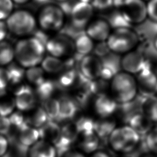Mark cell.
Segmentation results:
<instances>
[{
    "instance_id": "obj_49",
    "label": "cell",
    "mask_w": 157,
    "mask_h": 157,
    "mask_svg": "<svg viewBox=\"0 0 157 157\" xmlns=\"http://www.w3.org/2000/svg\"><path fill=\"white\" fill-rule=\"evenodd\" d=\"M140 157H157V156H156V155L150 152L148 153H144V155H141Z\"/></svg>"
},
{
    "instance_id": "obj_4",
    "label": "cell",
    "mask_w": 157,
    "mask_h": 157,
    "mask_svg": "<svg viewBox=\"0 0 157 157\" xmlns=\"http://www.w3.org/2000/svg\"><path fill=\"white\" fill-rule=\"evenodd\" d=\"M8 32L15 36L25 37L33 33L37 26V18L29 10H14L5 21Z\"/></svg>"
},
{
    "instance_id": "obj_53",
    "label": "cell",
    "mask_w": 157,
    "mask_h": 157,
    "mask_svg": "<svg viewBox=\"0 0 157 157\" xmlns=\"http://www.w3.org/2000/svg\"><path fill=\"white\" fill-rule=\"evenodd\" d=\"M54 1L57 2H66L68 0H54Z\"/></svg>"
},
{
    "instance_id": "obj_11",
    "label": "cell",
    "mask_w": 157,
    "mask_h": 157,
    "mask_svg": "<svg viewBox=\"0 0 157 157\" xmlns=\"http://www.w3.org/2000/svg\"><path fill=\"white\" fill-rule=\"evenodd\" d=\"M93 15L94 7L92 4L79 1L71 9V23L77 29H85L93 20Z\"/></svg>"
},
{
    "instance_id": "obj_51",
    "label": "cell",
    "mask_w": 157,
    "mask_h": 157,
    "mask_svg": "<svg viewBox=\"0 0 157 157\" xmlns=\"http://www.w3.org/2000/svg\"><path fill=\"white\" fill-rule=\"evenodd\" d=\"M153 71H154V72L155 73V74H156V75L157 76V63L155 64V65L154 66V68H153Z\"/></svg>"
},
{
    "instance_id": "obj_8",
    "label": "cell",
    "mask_w": 157,
    "mask_h": 157,
    "mask_svg": "<svg viewBox=\"0 0 157 157\" xmlns=\"http://www.w3.org/2000/svg\"><path fill=\"white\" fill-rule=\"evenodd\" d=\"M45 47L48 55L61 59L67 58L75 52L74 40L63 34L49 37L45 43Z\"/></svg>"
},
{
    "instance_id": "obj_55",
    "label": "cell",
    "mask_w": 157,
    "mask_h": 157,
    "mask_svg": "<svg viewBox=\"0 0 157 157\" xmlns=\"http://www.w3.org/2000/svg\"><path fill=\"white\" fill-rule=\"evenodd\" d=\"M156 96H157V94H156Z\"/></svg>"
},
{
    "instance_id": "obj_54",
    "label": "cell",
    "mask_w": 157,
    "mask_h": 157,
    "mask_svg": "<svg viewBox=\"0 0 157 157\" xmlns=\"http://www.w3.org/2000/svg\"><path fill=\"white\" fill-rule=\"evenodd\" d=\"M143 1H148H148H150V0H143Z\"/></svg>"
},
{
    "instance_id": "obj_46",
    "label": "cell",
    "mask_w": 157,
    "mask_h": 157,
    "mask_svg": "<svg viewBox=\"0 0 157 157\" xmlns=\"http://www.w3.org/2000/svg\"><path fill=\"white\" fill-rule=\"evenodd\" d=\"M7 33L5 21H0V42L5 40Z\"/></svg>"
},
{
    "instance_id": "obj_16",
    "label": "cell",
    "mask_w": 157,
    "mask_h": 157,
    "mask_svg": "<svg viewBox=\"0 0 157 157\" xmlns=\"http://www.w3.org/2000/svg\"><path fill=\"white\" fill-rule=\"evenodd\" d=\"M100 139L94 131L78 134L75 142L77 150L85 155H91L98 150Z\"/></svg>"
},
{
    "instance_id": "obj_32",
    "label": "cell",
    "mask_w": 157,
    "mask_h": 157,
    "mask_svg": "<svg viewBox=\"0 0 157 157\" xmlns=\"http://www.w3.org/2000/svg\"><path fill=\"white\" fill-rule=\"evenodd\" d=\"M15 59L14 47L5 40L0 42V66L6 67L10 64Z\"/></svg>"
},
{
    "instance_id": "obj_33",
    "label": "cell",
    "mask_w": 157,
    "mask_h": 157,
    "mask_svg": "<svg viewBox=\"0 0 157 157\" xmlns=\"http://www.w3.org/2000/svg\"><path fill=\"white\" fill-rule=\"evenodd\" d=\"M141 109L142 112L153 123H157V96L144 98Z\"/></svg>"
},
{
    "instance_id": "obj_18",
    "label": "cell",
    "mask_w": 157,
    "mask_h": 157,
    "mask_svg": "<svg viewBox=\"0 0 157 157\" xmlns=\"http://www.w3.org/2000/svg\"><path fill=\"white\" fill-rule=\"evenodd\" d=\"M109 53L105 56L101 58L102 62V70L100 78L110 82L117 73L121 71V58L113 53V56Z\"/></svg>"
},
{
    "instance_id": "obj_25",
    "label": "cell",
    "mask_w": 157,
    "mask_h": 157,
    "mask_svg": "<svg viewBox=\"0 0 157 157\" xmlns=\"http://www.w3.org/2000/svg\"><path fill=\"white\" fill-rule=\"evenodd\" d=\"M18 139L23 145L30 147L40 139L39 131L26 123L18 129Z\"/></svg>"
},
{
    "instance_id": "obj_34",
    "label": "cell",
    "mask_w": 157,
    "mask_h": 157,
    "mask_svg": "<svg viewBox=\"0 0 157 157\" xmlns=\"http://www.w3.org/2000/svg\"><path fill=\"white\" fill-rule=\"evenodd\" d=\"M42 107L45 110L49 120H53L58 118L59 113V102L58 99L52 97L44 102Z\"/></svg>"
},
{
    "instance_id": "obj_38",
    "label": "cell",
    "mask_w": 157,
    "mask_h": 157,
    "mask_svg": "<svg viewBox=\"0 0 157 157\" xmlns=\"http://www.w3.org/2000/svg\"><path fill=\"white\" fill-rule=\"evenodd\" d=\"M13 0H0V21H6L14 10Z\"/></svg>"
},
{
    "instance_id": "obj_40",
    "label": "cell",
    "mask_w": 157,
    "mask_h": 157,
    "mask_svg": "<svg viewBox=\"0 0 157 157\" xmlns=\"http://www.w3.org/2000/svg\"><path fill=\"white\" fill-rule=\"evenodd\" d=\"M10 85V77L6 67L0 66V90H6Z\"/></svg>"
},
{
    "instance_id": "obj_7",
    "label": "cell",
    "mask_w": 157,
    "mask_h": 157,
    "mask_svg": "<svg viewBox=\"0 0 157 157\" xmlns=\"http://www.w3.org/2000/svg\"><path fill=\"white\" fill-rule=\"evenodd\" d=\"M120 13L127 24L138 25L148 17L147 4L143 0H122Z\"/></svg>"
},
{
    "instance_id": "obj_24",
    "label": "cell",
    "mask_w": 157,
    "mask_h": 157,
    "mask_svg": "<svg viewBox=\"0 0 157 157\" xmlns=\"http://www.w3.org/2000/svg\"><path fill=\"white\" fill-rule=\"evenodd\" d=\"M25 117L26 123L37 129L41 128L49 120L44 107L37 105L32 110L26 112Z\"/></svg>"
},
{
    "instance_id": "obj_36",
    "label": "cell",
    "mask_w": 157,
    "mask_h": 157,
    "mask_svg": "<svg viewBox=\"0 0 157 157\" xmlns=\"http://www.w3.org/2000/svg\"><path fill=\"white\" fill-rule=\"evenodd\" d=\"M16 109L14 98H0V115L9 117Z\"/></svg>"
},
{
    "instance_id": "obj_31",
    "label": "cell",
    "mask_w": 157,
    "mask_h": 157,
    "mask_svg": "<svg viewBox=\"0 0 157 157\" xmlns=\"http://www.w3.org/2000/svg\"><path fill=\"white\" fill-rule=\"evenodd\" d=\"M94 121L95 120L88 114L76 115L75 120H73L78 134L93 131Z\"/></svg>"
},
{
    "instance_id": "obj_13",
    "label": "cell",
    "mask_w": 157,
    "mask_h": 157,
    "mask_svg": "<svg viewBox=\"0 0 157 157\" xmlns=\"http://www.w3.org/2000/svg\"><path fill=\"white\" fill-rule=\"evenodd\" d=\"M15 107L17 110L26 113L37 105V99L30 85H21L17 88L14 94Z\"/></svg>"
},
{
    "instance_id": "obj_42",
    "label": "cell",
    "mask_w": 157,
    "mask_h": 157,
    "mask_svg": "<svg viewBox=\"0 0 157 157\" xmlns=\"http://www.w3.org/2000/svg\"><path fill=\"white\" fill-rule=\"evenodd\" d=\"M147 15L152 21L157 23V0H150L147 4Z\"/></svg>"
},
{
    "instance_id": "obj_2",
    "label": "cell",
    "mask_w": 157,
    "mask_h": 157,
    "mask_svg": "<svg viewBox=\"0 0 157 157\" xmlns=\"http://www.w3.org/2000/svg\"><path fill=\"white\" fill-rule=\"evenodd\" d=\"M109 90L110 95L118 104L130 103L138 94L136 77L121 71L110 81Z\"/></svg>"
},
{
    "instance_id": "obj_41",
    "label": "cell",
    "mask_w": 157,
    "mask_h": 157,
    "mask_svg": "<svg viewBox=\"0 0 157 157\" xmlns=\"http://www.w3.org/2000/svg\"><path fill=\"white\" fill-rule=\"evenodd\" d=\"M94 55L97 56L98 57L102 58L106 55H107L109 53H110V51L107 46V44L105 42H98V44L94 45Z\"/></svg>"
},
{
    "instance_id": "obj_27",
    "label": "cell",
    "mask_w": 157,
    "mask_h": 157,
    "mask_svg": "<svg viewBox=\"0 0 157 157\" xmlns=\"http://www.w3.org/2000/svg\"><path fill=\"white\" fill-rule=\"evenodd\" d=\"M40 66L46 74L52 75H57L65 67L64 61L63 59L48 54L45 56Z\"/></svg>"
},
{
    "instance_id": "obj_10",
    "label": "cell",
    "mask_w": 157,
    "mask_h": 157,
    "mask_svg": "<svg viewBox=\"0 0 157 157\" xmlns=\"http://www.w3.org/2000/svg\"><path fill=\"white\" fill-rule=\"evenodd\" d=\"M121 71L131 75H137L145 69L151 67L145 55L140 51L133 50L121 57Z\"/></svg>"
},
{
    "instance_id": "obj_19",
    "label": "cell",
    "mask_w": 157,
    "mask_h": 157,
    "mask_svg": "<svg viewBox=\"0 0 157 157\" xmlns=\"http://www.w3.org/2000/svg\"><path fill=\"white\" fill-rule=\"evenodd\" d=\"M81 75L78 70L74 68L64 67L57 75L56 84L63 90L75 88L80 80Z\"/></svg>"
},
{
    "instance_id": "obj_37",
    "label": "cell",
    "mask_w": 157,
    "mask_h": 157,
    "mask_svg": "<svg viewBox=\"0 0 157 157\" xmlns=\"http://www.w3.org/2000/svg\"><path fill=\"white\" fill-rule=\"evenodd\" d=\"M145 143L148 151L157 155V126H153L145 135Z\"/></svg>"
},
{
    "instance_id": "obj_45",
    "label": "cell",
    "mask_w": 157,
    "mask_h": 157,
    "mask_svg": "<svg viewBox=\"0 0 157 157\" xmlns=\"http://www.w3.org/2000/svg\"><path fill=\"white\" fill-rule=\"evenodd\" d=\"M61 157H86V155L78 150H66Z\"/></svg>"
},
{
    "instance_id": "obj_52",
    "label": "cell",
    "mask_w": 157,
    "mask_h": 157,
    "mask_svg": "<svg viewBox=\"0 0 157 157\" xmlns=\"http://www.w3.org/2000/svg\"><path fill=\"white\" fill-rule=\"evenodd\" d=\"M79 1H83V2H90V3H91L93 0H79Z\"/></svg>"
},
{
    "instance_id": "obj_35",
    "label": "cell",
    "mask_w": 157,
    "mask_h": 157,
    "mask_svg": "<svg viewBox=\"0 0 157 157\" xmlns=\"http://www.w3.org/2000/svg\"><path fill=\"white\" fill-rule=\"evenodd\" d=\"M10 74V85H17L20 83L25 78V71L23 67L18 65L10 64L7 67Z\"/></svg>"
},
{
    "instance_id": "obj_15",
    "label": "cell",
    "mask_w": 157,
    "mask_h": 157,
    "mask_svg": "<svg viewBox=\"0 0 157 157\" xmlns=\"http://www.w3.org/2000/svg\"><path fill=\"white\" fill-rule=\"evenodd\" d=\"M111 32L110 23L103 18L93 19L85 28V34L96 42H105Z\"/></svg>"
},
{
    "instance_id": "obj_20",
    "label": "cell",
    "mask_w": 157,
    "mask_h": 157,
    "mask_svg": "<svg viewBox=\"0 0 157 157\" xmlns=\"http://www.w3.org/2000/svg\"><path fill=\"white\" fill-rule=\"evenodd\" d=\"M153 122L142 112H135L128 119L129 125L139 136L146 135L153 128Z\"/></svg>"
},
{
    "instance_id": "obj_1",
    "label": "cell",
    "mask_w": 157,
    "mask_h": 157,
    "mask_svg": "<svg viewBox=\"0 0 157 157\" xmlns=\"http://www.w3.org/2000/svg\"><path fill=\"white\" fill-rule=\"evenodd\" d=\"M14 50L17 63L25 69L40 65L46 53L45 44L33 36L20 39L14 46Z\"/></svg>"
},
{
    "instance_id": "obj_5",
    "label": "cell",
    "mask_w": 157,
    "mask_h": 157,
    "mask_svg": "<svg viewBox=\"0 0 157 157\" xmlns=\"http://www.w3.org/2000/svg\"><path fill=\"white\" fill-rule=\"evenodd\" d=\"M107 140L112 150L118 153H128L138 145L140 136L129 125L125 124L117 126Z\"/></svg>"
},
{
    "instance_id": "obj_12",
    "label": "cell",
    "mask_w": 157,
    "mask_h": 157,
    "mask_svg": "<svg viewBox=\"0 0 157 157\" xmlns=\"http://www.w3.org/2000/svg\"><path fill=\"white\" fill-rule=\"evenodd\" d=\"M135 77L140 95L144 98L156 96L157 76L151 67L145 69Z\"/></svg>"
},
{
    "instance_id": "obj_50",
    "label": "cell",
    "mask_w": 157,
    "mask_h": 157,
    "mask_svg": "<svg viewBox=\"0 0 157 157\" xmlns=\"http://www.w3.org/2000/svg\"><path fill=\"white\" fill-rule=\"evenodd\" d=\"M153 47L156 50H157V34L155 36L153 40Z\"/></svg>"
},
{
    "instance_id": "obj_48",
    "label": "cell",
    "mask_w": 157,
    "mask_h": 157,
    "mask_svg": "<svg viewBox=\"0 0 157 157\" xmlns=\"http://www.w3.org/2000/svg\"><path fill=\"white\" fill-rule=\"evenodd\" d=\"M31 0H13V2L16 4H19V5H22L28 3Z\"/></svg>"
},
{
    "instance_id": "obj_3",
    "label": "cell",
    "mask_w": 157,
    "mask_h": 157,
    "mask_svg": "<svg viewBox=\"0 0 157 157\" xmlns=\"http://www.w3.org/2000/svg\"><path fill=\"white\" fill-rule=\"evenodd\" d=\"M139 42L137 33L128 26L116 28L106 40L110 52L117 55H124L134 50Z\"/></svg>"
},
{
    "instance_id": "obj_26",
    "label": "cell",
    "mask_w": 157,
    "mask_h": 157,
    "mask_svg": "<svg viewBox=\"0 0 157 157\" xmlns=\"http://www.w3.org/2000/svg\"><path fill=\"white\" fill-rule=\"evenodd\" d=\"M117 126L116 120L112 117L98 118L95 120L93 131L100 139H103L108 138Z\"/></svg>"
},
{
    "instance_id": "obj_39",
    "label": "cell",
    "mask_w": 157,
    "mask_h": 157,
    "mask_svg": "<svg viewBox=\"0 0 157 157\" xmlns=\"http://www.w3.org/2000/svg\"><path fill=\"white\" fill-rule=\"evenodd\" d=\"M9 118L10 121L12 126H16L18 129L22 126L26 124L25 117L23 112L17 110V112H13L9 116Z\"/></svg>"
},
{
    "instance_id": "obj_30",
    "label": "cell",
    "mask_w": 157,
    "mask_h": 157,
    "mask_svg": "<svg viewBox=\"0 0 157 157\" xmlns=\"http://www.w3.org/2000/svg\"><path fill=\"white\" fill-rule=\"evenodd\" d=\"M25 78L30 85L34 87L40 85L47 78L46 74L40 65L26 69Z\"/></svg>"
},
{
    "instance_id": "obj_23",
    "label": "cell",
    "mask_w": 157,
    "mask_h": 157,
    "mask_svg": "<svg viewBox=\"0 0 157 157\" xmlns=\"http://www.w3.org/2000/svg\"><path fill=\"white\" fill-rule=\"evenodd\" d=\"M40 139L53 144L55 147L61 138V126L53 120H48L39 129Z\"/></svg>"
},
{
    "instance_id": "obj_21",
    "label": "cell",
    "mask_w": 157,
    "mask_h": 157,
    "mask_svg": "<svg viewBox=\"0 0 157 157\" xmlns=\"http://www.w3.org/2000/svg\"><path fill=\"white\" fill-rule=\"evenodd\" d=\"M60 126L61 138L55 147L57 150L59 148L66 149L75 142L78 136V131L73 121H67Z\"/></svg>"
},
{
    "instance_id": "obj_43",
    "label": "cell",
    "mask_w": 157,
    "mask_h": 157,
    "mask_svg": "<svg viewBox=\"0 0 157 157\" xmlns=\"http://www.w3.org/2000/svg\"><path fill=\"white\" fill-rule=\"evenodd\" d=\"M12 124L9 117L0 115V134L5 136L11 129Z\"/></svg>"
},
{
    "instance_id": "obj_47",
    "label": "cell",
    "mask_w": 157,
    "mask_h": 157,
    "mask_svg": "<svg viewBox=\"0 0 157 157\" xmlns=\"http://www.w3.org/2000/svg\"><path fill=\"white\" fill-rule=\"evenodd\" d=\"M90 157H110V156L107 153L105 152L104 151L97 150L93 153L91 154Z\"/></svg>"
},
{
    "instance_id": "obj_22",
    "label": "cell",
    "mask_w": 157,
    "mask_h": 157,
    "mask_svg": "<svg viewBox=\"0 0 157 157\" xmlns=\"http://www.w3.org/2000/svg\"><path fill=\"white\" fill-rule=\"evenodd\" d=\"M56 148L50 142L40 139L29 147L28 157H57Z\"/></svg>"
},
{
    "instance_id": "obj_6",
    "label": "cell",
    "mask_w": 157,
    "mask_h": 157,
    "mask_svg": "<svg viewBox=\"0 0 157 157\" xmlns=\"http://www.w3.org/2000/svg\"><path fill=\"white\" fill-rule=\"evenodd\" d=\"M37 18V25L46 32L60 30L65 22L63 10L55 4H47L39 11Z\"/></svg>"
},
{
    "instance_id": "obj_29",
    "label": "cell",
    "mask_w": 157,
    "mask_h": 157,
    "mask_svg": "<svg viewBox=\"0 0 157 157\" xmlns=\"http://www.w3.org/2000/svg\"><path fill=\"white\" fill-rule=\"evenodd\" d=\"M56 82L51 79L46 78L42 83L35 87L34 91L37 100L42 103L53 97L56 91Z\"/></svg>"
},
{
    "instance_id": "obj_17",
    "label": "cell",
    "mask_w": 157,
    "mask_h": 157,
    "mask_svg": "<svg viewBox=\"0 0 157 157\" xmlns=\"http://www.w3.org/2000/svg\"><path fill=\"white\" fill-rule=\"evenodd\" d=\"M59 113L58 118L64 121H70L74 118L79 109L78 101L70 96H62L59 99Z\"/></svg>"
},
{
    "instance_id": "obj_9",
    "label": "cell",
    "mask_w": 157,
    "mask_h": 157,
    "mask_svg": "<svg viewBox=\"0 0 157 157\" xmlns=\"http://www.w3.org/2000/svg\"><path fill=\"white\" fill-rule=\"evenodd\" d=\"M118 104L107 92L97 94L91 101V109L98 118H110L118 109Z\"/></svg>"
},
{
    "instance_id": "obj_14",
    "label": "cell",
    "mask_w": 157,
    "mask_h": 157,
    "mask_svg": "<svg viewBox=\"0 0 157 157\" xmlns=\"http://www.w3.org/2000/svg\"><path fill=\"white\" fill-rule=\"evenodd\" d=\"M80 74L88 80L100 78L102 70V62L100 58L91 53L82 57L78 63Z\"/></svg>"
},
{
    "instance_id": "obj_28",
    "label": "cell",
    "mask_w": 157,
    "mask_h": 157,
    "mask_svg": "<svg viewBox=\"0 0 157 157\" xmlns=\"http://www.w3.org/2000/svg\"><path fill=\"white\" fill-rule=\"evenodd\" d=\"M74 42L75 52L82 57L91 54L95 45L94 41L86 34L78 36Z\"/></svg>"
},
{
    "instance_id": "obj_44",
    "label": "cell",
    "mask_w": 157,
    "mask_h": 157,
    "mask_svg": "<svg viewBox=\"0 0 157 157\" xmlns=\"http://www.w3.org/2000/svg\"><path fill=\"white\" fill-rule=\"evenodd\" d=\"M9 149V141L5 136L0 134V157L4 156Z\"/></svg>"
}]
</instances>
